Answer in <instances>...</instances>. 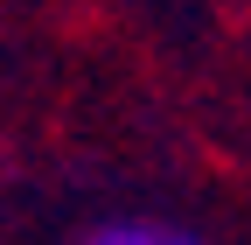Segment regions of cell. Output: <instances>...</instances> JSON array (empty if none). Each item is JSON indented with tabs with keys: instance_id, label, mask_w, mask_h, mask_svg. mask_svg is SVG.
<instances>
[{
	"instance_id": "1",
	"label": "cell",
	"mask_w": 251,
	"mask_h": 245,
	"mask_svg": "<svg viewBox=\"0 0 251 245\" xmlns=\"http://www.w3.org/2000/svg\"><path fill=\"white\" fill-rule=\"evenodd\" d=\"M91 245H202L196 231H181V224H147V217H119L105 231H91Z\"/></svg>"
}]
</instances>
